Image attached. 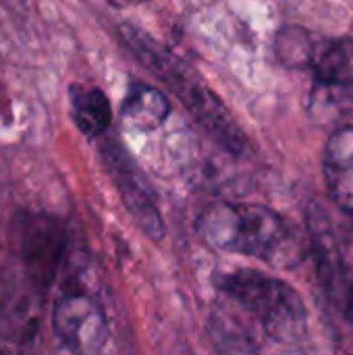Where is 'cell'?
I'll use <instances>...</instances> for the list:
<instances>
[{"instance_id":"cell-12","label":"cell","mask_w":353,"mask_h":355,"mask_svg":"<svg viewBox=\"0 0 353 355\" xmlns=\"http://www.w3.org/2000/svg\"><path fill=\"white\" fill-rule=\"evenodd\" d=\"M318 37L302 27H283L275 40V52L285 67L308 69L316 50Z\"/></svg>"},{"instance_id":"cell-2","label":"cell","mask_w":353,"mask_h":355,"mask_svg":"<svg viewBox=\"0 0 353 355\" xmlns=\"http://www.w3.org/2000/svg\"><path fill=\"white\" fill-rule=\"evenodd\" d=\"M198 231L214 250L252 256L275 268H293L304 260V245L289 223L256 204H216L202 212Z\"/></svg>"},{"instance_id":"cell-9","label":"cell","mask_w":353,"mask_h":355,"mask_svg":"<svg viewBox=\"0 0 353 355\" xmlns=\"http://www.w3.org/2000/svg\"><path fill=\"white\" fill-rule=\"evenodd\" d=\"M171 112L169 98L154 85L131 81L121 104L123 121L137 131L158 129Z\"/></svg>"},{"instance_id":"cell-14","label":"cell","mask_w":353,"mask_h":355,"mask_svg":"<svg viewBox=\"0 0 353 355\" xmlns=\"http://www.w3.org/2000/svg\"><path fill=\"white\" fill-rule=\"evenodd\" d=\"M108 4L117 6V8H127V6H135V4H144V2H150V0H106Z\"/></svg>"},{"instance_id":"cell-13","label":"cell","mask_w":353,"mask_h":355,"mask_svg":"<svg viewBox=\"0 0 353 355\" xmlns=\"http://www.w3.org/2000/svg\"><path fill=\"white\" fill-rule=\"evenodd\" d=\"M329 293L339 304V310H341L343 318L353 327V270L343 275Z\"/></svg>"},{"instance_id":"cell-6","label":"cell","mask_w":353,"mask_h":355,"mask_svg":"<svg viewBox=\"0 0 353 355\" xmlns=\"http://www.w3.org/2000/svg\"><path fill=\"white\" fill-rule=\"evenodd\" d=\"M100 156L104 160V166L108 168L119 196L131 214V218L137 223V227L150 237V239H162L164 225L162 216L156 206L154 191L144 177V173L137 168V164L131 160V156L123 150L121 144L108 139L100 146Z\"/></svg>"},{"instance_id":"cell-1","label":"cell","mask_w":353,"mask_h":355,"mask_svg":"<svg viewBox=\"0 0 353 355\" xmlns=\"http://www.w3.org/2000/svg\"><path fill=\"white\" fill-rule=\"evenodd\" d=\"M117 31L125 48L179 98L210 139L233 156L248 150V137L229 108L179 56L133 23H121Z\"/></svg>"},{"instance_id":"cell-7","label":"cell","mask_w":353,"mask_h":355,"mask_svg":"<svg viewBox=\"0 0 353 355\" xmlns=\"http://www.w3.org/2000/svg\"><path fill=\"white\" fill-rule=\"evenodd\" d=\"M64 231L48 216L31 214L21 223L19 252L31 283L44 291L52 283L64 252Z\"/></svg>"},{"instance_id":"cell-10","label":"cell","mask_w":353,"mask_h":355,"mask_svg":"<svg viewBox=\"0 0 353 355\" xmlns=\"http://www.w3.org/2000/svg\"><path fill=\"white\" fill-rule=\"evenodd\" d=\"M71 119L85 137H100L112 123V106L106 94L96 85L73 83L69 87Z\"/></svg>"},{"instance_id":"cell-3","label":"cell","mask_w":353,"mask_h":355,"mask_svg":"<svg viewBox=\"0 0 353 355\" xmlns=\"http://www.w3.org/2000/svg\"><path fill=\"white\" fill-rule=\"evenodd\" d=\"M214 285L221 293L248 310L270 339L295 343L306 337L308 308L289 283L252 268H237L218 272Z\"/></svg>"},{"instance_id":"cell-5","label":"cell","mask_w":353,"mask_h":355,"mask_svg":"<svg viewBox=\"0 0 353 355\" xmlns=\"http://www.w3.org/2000/svg\"><path fill=\"white\" fill-rule=\"evenodd\" d=\"M52 327L60 343L75 355H96L108 337L104 308L85 287H69L58 295Z\"/></svg>"},{"instance_id":"cell-8","label":"cell","mask_w":353,"mask_h":355,"mask_svg":"<svg viewBox=\"0 0 353 355\" xmlns=\"http://www.w3.org/2000/svg\"><path fill=\"white\" fill-rule=\"evenodd\" d=\"M322 175L333 204L353 214V125L329 135L322 152Z\"/></svg>"},{"instance_id":"cell-4","label":"cell","mask_w":353,"mask_h":355,"mask_svg":"<svg viewBox=\"0 0 353 355\" xmlns=\"http://www.w3.org/2000/svg\"><path fill=\"white\" fill-rule=\"evenodd\" d=\"M308 69L314 75L310 92V112L314 116L353 108V40L318 37Z\"/></svg>"},{"instance_id":"cell-11","label":"cell","mask_w":353,"mask_h":355,"mask_svg":"<svg viewBox=\"0 0 353 355\" xmlns=\"http://www.w3.org/2000/svg\"><path fill=\"white\" fill-rule=\"evenodd\" d=\"M208 337L216 355H258L254 341L246 331L225 314H212L208 320Z\"/></svg>"}]
</instances>
